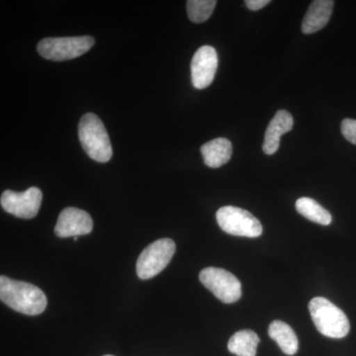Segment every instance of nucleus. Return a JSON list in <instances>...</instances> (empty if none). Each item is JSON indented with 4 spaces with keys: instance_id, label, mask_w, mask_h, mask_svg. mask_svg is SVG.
<instances>
[{
    "instance_id": "6e6552de",
    "label": "nucleus",
    "mask_w": 356,
    "mask_h": 356,
    "mask_svg": "<svg viewBox=\"0 0 356 356\" xmlns=\"http://www.w3.org/2000/svg\"><path fill=\"white\" fill-rule=\"evenodd\" d=\"M42 199L43 193L38 187H30L24 192L4 191L0 203L9 214L21 219H32L38 214Z\"/></svg>"
},
{
    "instance_id": "9b49d317",
    "label": "nucleus",
    "mask_w": 356,
    "mask_h": 356,
    "mask_svg": "<svg viewBox=\"0 0 356 356\" xmlns=\"http://www.w3.org/2000/svg\"><path fill=\"white\" fill-rule=\"evenodd\" d=\"M293 124L294 121H293L292 115L286 110L281 109L276 112L264 135V142L262 145L264 154L271 156L277 152L281 136L290 132L292 130Z\"/></svg>"
},
{
    "instance_id": "423d86ee",
    "label": "nucleus",
    "mask_w": 356,
    "mask_h": 356,
    "mask_svg": "<svg viewBox=\"0 0 356 356\" xmlns=\"http://www.w3.org/2000/svg\"><path fill=\"white\" fill-rule=\"evenodd\" d=\"M175 243L170 238H161L143 250L137 261V274L143 280H151L161 273L172 261Z\"/></svg>"
},
{
    "instance_id": "7ed1b4c3",
    "label": "nucleus",
    "mask_w": 356,
    "mask_h": 356,
    "mask_svg": "<svg viewBox=\"0 0 356 356\" xmlns=\"http://www.w3.org/2000/svg\"><path fill=\"white\" fill-rule=\"evenodd\" d=\"M312 320L323 336L343 339L350 332V321L339 307L324 297H316L309 303Z\"/></svg>"
},
{
    "instance_id": "9d476101",
    "label": "nucleus",
    "mask_w": 356,
    "mask_h": 356,
    "mask_svg": "<svg viewBox=\"0 0 356 356\" xmlns=\"http://www.w3.org/2000/svg\"><path fill=\"white\" fill-rule=\"evenodd\" d=\"M93 221L86 211L77 208H65L58 216L55 234L58 238H74L91 233Z\"/></svg>"
},
{
    "instance_id": "a211bd4d",
    "label": "nucleus",
    "mask_w": 356,
    "mask_h": 356,
    "mask_svg": "<svg viewBox=\"0 0 356 356\" xmlns=\"http://www.w3.org/2000/svg\"><path fill=\"white\" fill-rule=\"evenodd\" d=\"M341 130L346 140L356 145V120L350 118L343 119L341 122Z\"/></svg>"
},
{
    "instance_id": "dca6fc26",
    "label": "nucleus",
    "mask_w": 356,
    "mask_h": 356,
    "mask_svg": "<svg viewBox=\"0 0 356 356\" xmlns=\"http://www.w3.org/2000/svg\"><path fill=\"white\" fill-rule=\"evenodd\" d=\"M296 210L299 214L317 224L327 226L332 222V215L329 211L320 205L317 201L309 197H301L296 201Z\"/></svg>"
},
{
    "instance_id": "0eeeda50",
    "label": "nucleus",
    "mask_w": 356,
    "mask_h": 356,
    "mask_svg": "<svg viewBox=\"0 0 356 356\" xmlns=\"http://www.w3.org/2000/svg\"><path fill=\"white\" fill-rule=\"evenodd\" d=\"M201 283L222 303H235L242 296V284L234 274L218 267H207L199 274Z\"/></svg>"
},
{
    "instance_id": "4468645a",
    "label": "nucleus",
    "mask_w": 356,
    "mask_h": 356,
    "mask_svg": "<svg viewBox=\"0 0 356 356\" xmlns=\"http://www.w3.org/2000/svg\"><path fill=\"white\" fill-rule=\"evenodd\" d=\"M268 334L287 355H294L298 351L299 341L291 327L282 321H274L269 325Z\"/></svg>"
},
{
    "instance_id": "20e7f679",
    "label": "nucleus",
    "mask_w": 356,
    "mask_h": 356,
    "mask_svg": "<svg viewBox=\"0 0 356 356\" xmlns=\"http://www.w3.org/2000/svg\"><path fill=\"white\" fill-rule=\"evenodd\" d=\"M95 44L91 36L44 38L37 46L38 53L46 60L63 62L81 57Z\"/></svg>"
},
{
    "instance_id": "39448f33",
    "label": "nucleus",
    "mask_w": 356,
    "mask_h": 356,
    "mask_svg": "<svg viewBox=\"0 0 356 356\" xmlns=\"http://www.w3.org/2000/svg\"><path fill=\"white\" fill-rule=\"evenodd\" d=\"M218 225L229 235L257 238L262 234L259 219L247 210L235 206H225L217 211Z\"/></svg>"
},
{
    "instance_id": "f257e3e1",
    "label": "nucleus",
    "mask_w": 356,
    "mask_h": 356,
    "mask_svg": "<svg viewBox=\"0 0 356 356\" xmlns=\"http://www.w3.org/2000/svg\"><path fill=\"white\" fill-rule=\"evenodd\" d=\"M0 299L14 311L28 316H37L47 308L46 295L40 288L0 276Z\"/></svg>"
},
{
    "instance_id": "f03ea898",
    "label": "nucleus",
    "mask_w": 356,
    "mask_h": 356,
    "mask_svg": "<svg viewBox=\"0 0 356 356\" xmlns=\"http://www.w3.org/2000/svg\"><path fill=\"white\" fill-rule=\"evenodd\" d=\"M79 138L84 152L95 161L107 163L113 156L108 133L97 115L86 113L81 117Z\"/></svg>"
},
{
    "instance_id": "f3484780",
    "label": "nucleus",
    "mask_w": 356,
    "mask_h": 356,
    "mask_svg": "<svg viewBox=\"0 0 356 356\" xmlns=\"http://www.w3.org/2000/svg\"><path fill=\"white\" fill-rule=\"evenodd\" d=\"M216 0H188L187 14L193 23H203L211 17L216 7Z\"/></svg>"
},
{
    "instance_id": "ddd939ff",
    "label": "nucleus",
    "mask_w": 356,
    "mask_h": 356,
    "mask_svg": "<svg viewBox=\"0 0 356 356\" xmlns=\"http://www.w3.org/2000/svg\"><path fill=\"white\" fill-rule=\"evenodd\" d=\"M204 163L211 168H218L229 163L233 146L226 138H217L204 144L200 149Z\"/></svg>"
},
{
    "instance_id": "aec40b11",
    "label": "nucleus",
    "mask_w": 356,
    "mask_h": 356,
    "mask_svg": "<svg viewBox=\"0 0 356 356\" xmlns=\"http://www.w3.org/2000/svg\"><path fill=\"white\" fill-rule=\"evenodd\" d=\"M74 241H77V240H79V236H74Z\"/></svg>"
},
{
    "instance_id": "2eb2a0df",
    "label": "nucleus",
    "mask_w": 356,
    "mask_h": 356,
    "mask_svg": "<svg viewBox=\"0 0 356 356\" xmlns=\"http://www.w3.org/2000/svg\"><path fill=\"white\" fill-rule=\"evenodd\" d=\"M259 341L261 339L254 331L243 330L229 339L228 350L236 356H255Z\"/></svg>"
},
{
    "instance_id": "412c9836",
    "label": "nucleus",
    "mask_w": 356,
    "mask_h": 356,
    "mask_svg": "<svg viewBox=\"0 0 356 356\" xmlns=\"http://www.w3.org/2000/svg\"><path fill=\"white\" fill-rule=\"evenodd\" d=\"M104 356H114V355H104Z\"/></svg>"
},
{
    "instance_id": "1a4fd4ad",
    "label": "nucleus",
    "mask_w": 356,
    "mask_h": 356,
    "mask_svg": "<svg viewBox=\"0 0 356 356\" xmlns=\"http://www.w3.org/2000/svg\"><path fill=\"white\" fill-rule=\"evenodd\" d=\"M218 64V54L213 47L199 48L191 60V81L194 88L204 89L211 86L217 72Z\"/></svg>"
},
{
    "instance_id": "f8f14e48",
    "label": "nucleus",
    "mask_w": 356,
    "mask_h": 356,
    "mask_svg": "<svg viewBox=\"0 0 356 356\" xmlns=\"http://www.w3.org/2000/svg\"><path fill=\"white\" fill-rule=\"evenodd\" d=\"M334 1L332 0H315L309 6L302 22V32L313 34L322 30L331 18Z\"/></svg>"
},
{
    "instance_id": "6ab92c4d",
    "label": "nucleus",
    "mask_w": 356,
    "mask_h": 356,
    "mask_svg": "<svg viewBox=\"0 0 356 356\" xmlns=\"http://www.w3.org/2000/svg\"><path fill=\"white\" fill-rule=\"evenodd\" d=\"M270 3V0H245V4L252 11H259Z\"/></svg>"
}]
</instances>
